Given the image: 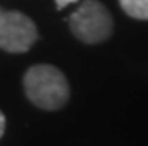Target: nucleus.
<instances>
[{"label": "nucleus", "instance_id": "nucleus-1", "mask_svg": "<svg viewBox=\"0 0 148 146\" xmlns=\"http://www.w3.org/2000/svg\"><path fill=\"white\" fill-rule=\"evenodd\" d=\"M23 84L27 98L43 110L62 109L71 96L66 76L51 64L32 66L25 72Z\"/></svg>", "mask_w": 148, "mask_h": 146}, {"label": "nucleus", "instance_id": "nucleus-6", "mask_svg": "<svg viewBox=\"0 0 148 146\" xmlns=\"http://www.w3.org/2000/svg\"><path fill=\"white\" fill-rule=\"evenodd\" d=\"M5 125H6V119H5V115L2 113V110H0V139H2V136L5 133Z\"/></svg>", "mask_w": 148, "mask_h": 146}, {"label": "nucleus", "instance_id": "nucleus-2", "mask_svg": "<svg viewBox=\"0 0 148 146\" xmlns=\"http://www.w3.org/2000/svg\"><path fill=\"white\" fill-rule=\"evenodd\" d=\"M69 29L76 39L94 45L111 37L114 22L106 6L97 0H85L67 18Z\"/></svg>", "mask_w": 148, "mask_h": 146}, {"label": "nucleus", "instance_id": "nucleus-7", "mask_svg": "<svg viewBox=\"0 0 148 146\" xmlns=\"http://www.w3.org/2000/svg\"><path fill=\"white\" fill-rule=\"evenodd\" d=\"M2 11H3V9H2V7H0V12H2Z\"/></svg>", "mask_w": 148, "mask_h": 146}, {"label": "nucleus", "instance_id": "nucleus-5", "mask_svg": "<svg viewBox=\"0 0 148 146\" xmlns=\"http://www.w3.org/2000/svg\"><path fill=\"white\" fill-rule=\"evenodd\" d=\"M78 0H56V6H57V9H63V7H66L67 5H71V3H76Z\"/></svg>", "mask_w": 148, "mask_h": 146}, {"label": "nucleus", "instance_id": "nucleus-3", "mask_svg": "<svg viewBox=\"0 0 148 146\" xmlns=\"http://www.w3.org/2000/svg\"><path fill=\"white\" fill-rule=\"evenodd\" d=\"M38 40L36 25L20 11L0 12V48L6 52H27Z\"/></svg>", "mask_w": 148, "mask_h": 146}, {"label": "nucleus", "instance_id": "nucleus-4", "mask_svg": "<svg viewBox=\"0 0 148 146\" xmlns=\"http://www.w3.org/2000/svg\"><path fill=\"white\" fill-rule=\"evenodd\" d=\"M120 6L129 16L148 21V0H118Z\"/></svg>", "mask_w": 148, "mask_h": 146}]
</instances>
